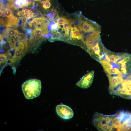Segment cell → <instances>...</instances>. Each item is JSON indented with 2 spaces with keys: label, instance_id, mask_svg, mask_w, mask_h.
I'll return each mask as SVG.
<instances>
[{
  "label": "cell",
  "instance_id": "obj_1",
  "mask_svg": "<svg viewBox=\"0 0 131 131\" xmlns=\"http://www.w3.org/2000/svg\"><path fill=\"white\" fill-rule=\"evenodd\" d=\"M92 122L99 131H131V112L121 110L110 115L96 112Z\"/></svg>",
  "mask_w": 131,
  "mask_h": 131
},
{
  "label": "cell",
  "instance_id": "obj_2",
  "mask_svg": "<svg viewBox=\"0 0 131 131\" xmlns=\"http://www.w3.org/2000/svg\"><path fill=\"white\" fill-rule=\"evenodd\" d=\"M131 57L125 52L115 53L109 51L105 58L99 62L107 76H123L130 72Z\"/></svg>",
  "mask_w": 131,
  "mask_h": 131
},
{
  "label": "cell",
  "instance_id": "obj_3",
  "mask_svg": "<svg viewBox=\"0 0 131 131\" xmlns=\"http://www.w3.org/2000/svg\"><path fill=\"white\" fill-rule=\"evenodd\" d=\"M109 91L111 95L131 100V74L118 76L115 86Z\"/></svg>",
  "mask_w": 131,
  "mask_h": 131
},
{
  "label": "cell",
  "instance_id": "obj_4",
  "mask_svg": "<svg viewBox=\"0 0 131 131\" xmlns=\"http://www.w3.org/2000/svg\"><path fill=\"white\" fill-rule=\"evenodd\" d=\"M21 87L24 95L27 99L36 97L41 93V81L39 79H29L24 82Z\"/></svg>",
  "mask_w": 131,
  "mask_h": 131
},
{
  "label": "cell",
  "instance_id": "obj_5",
  "mask_svg": "<svg viewBox=\"0 0 131 131\" xmlns=\"http://www.w3.org/2000/svg\"><path fill=\"white\" fill-rule=\"evenodd\" d=\"M74 24L78 27L83 33H89L101 29L99 25L86 17L81 12L77 14V18L75 20Z\"/></svg>",
  "mask_w": 131,
  "mask_h": 131
},
{
  "label": "cell",
  "instance_id": "obj_6",
  "mask_svg": "<svg viewBox=\"0 0 131 131\" xmlns=\"http://www.w3.org/2000/svg\"><path fill=\"white\" fill-rule=\"evenodd\" d=\"M67 42L79 46L86 51L83 33L75 25H74L73 26L72 25L70 27V35Z\"/></svg>",
  "mask_w": 131,
  "mask_h": 131
},
{
  "label": "cell",
  "instance_id": "obj_7",
  "mask_svg": "<svg viewBox=\"0 0 131 131\" xmlns=\"http://www.w3.org/2000/svg\"><path fill=\"white\" fill-rule=\"evenodd\" d=\"M101 29L88 33L85 36L84 41L86 48V52L90 50L97 43L101 40Z\"/></svg>",
  "mask_w": 131,
  "mask_h": 131
},
{
  "label": "cell",
  "instance_id": "obj_8",
  "mask_svg": "<svg viewBox=\"0 0 131 131\" xmlns=\"http://www.w3.org/2000/svg\"><path fill=\"white\" fill-rule=\"evenodd\" d=\"M105 48L101 40L97 42L88 52L92 58L99 62L105 56Z\"/></svg>",
  "mask_w": 131,
  "mask_h": 131
},
{
  "label": "cell",
  "instance_id": "obj_9",
  "mask_svg": "<svg viewBox=\"0 0 131 131\" xmlns=\"http://www.w3.org/2000/svg\"><path fill=\"white\" fill-rule=\"evenodd\" d=\"M56 109L58 115L63 119H70L73 116V110L67 105L62 104L58 105L56 106Z\"/></svg>",
  "mask_w": 131,
  "mask_h": 131
},
{
  "label": "cell",
  "instance_id": "obj_10",
  "mask_svg": "<svg viewBox=\"0 0 131 131\" xmlns=\"http://www.w3.org/2000/svg\"><path fill=\"white\" fill-rule=\"evenodd\" d=\"M94 73V71H92L86 74L77 83L76 85L84 89L89 87L93 82Z\"/></svg>",
  "mask_w": 131,
  "mask_h": 131
},
{
  "label": "cell",
  "instance_id": "obj_11",
  "mask_svg": "<svg viewBox=\"0 0 131 131\" xmlns=\"http://www.w3.org/2000/svg\"><path fill=\"white\" fill-rule=\"evenodd\" d=\"M19 21V19L16 17L14 18H11L6 16H0V24L3 26L7 27H16Z\"/></svg>",
  "mask_w": 131,
  "mask_h": 131
},
{
  "label": "cell",
  "instance_id": "obj_12",
  "mask_svg": "<svg viewBox=\"0 0 131 131\" xmlns=\"http://www.w3.org/2000/svg\"><path fill=\"white\" fill-rule=\"evenodd\" d=\"M32 34L33 42H35L45 39L44 37L43 31L41 28H36L32 32Z\"/></svg>",
  "mask_w": 131,
  "mask_h": 131
},
{
  "label": "cell",
  "instance_id": "obj_13",
  "mask_svg": "<svg viewBox=\"0 0 131 131\" xmlns=\"http://www.w3.org/2000/svg\"><path fill=\"white\" fill-rule=\"evenodd\" d=\"M19 34L20 33L16 30L9 28L5 29L3 33V36L7 39L15 35Z\"/></svg>",
  "mask_w": 131,
  "mask_h": 131
},
{
  "label": "cell",
  "instance_id": "obj_14",
  "mask_svg": "<svg viewBox=\"0 0 131 131\" xmlns=\"http://www.w3.org/2000/svg\"><path fill=\"white\" fill-rule=\"evenodd\" d=\"M41 3H42V8L45 10L49 8L51 6L50 0H45Z\"/></svg>",
  "mask_w": 131,
  "mask_h": 131
},
{
  "label": "cell",
  "instance_id": "obj_15",
  "mask_svg": "<svg viewBox=\"0 0 131 131\" xmlns=\"http://www.w3.org/2000/svg\"><path fill=\"white\" fill-rule=\"evenodd\" d=\"M4 11L5 15L8 17L11 18H14L16 17L14 16L11 11L9 9L5 8L4 9Z\"/></svg>",
  "mask_w": 131,
  "mask_h": 131
},
{
  "label": "cell",
  "instance_id": "obj_16",
  "mask_svg": "<svg viewBox=\"0 0 131 131\" xmlns=\"http://www.w3.org/2000/svg\"><path fill=\"white\" fill-rule=\"evenodd\" d=\"M67 19L65 16H59L58 18L56 23L59 25H63Z\"/></svg>",
  "mask_w": 131,
  "mask_h": 131
},
{
  "label": "cell",
  "instance_id": "obj_17",
  "mask_svg": "<svg viewBox=\"0 0 131 131\" xmlns=\"http://www.w3.org/2000/svg\"><path fill=\"white\" fill-rule=\"evenodd\" d=\"M28 24L29 26L31 27L36 28L38 24V22L36 18H34L30 21Z\"/></svg>",
  "mask_w": 131,
  "mask_h": 131
},
{
  "label": "cell",
  "instance_id": "obj_18",
  "mask_svg": "<svg viewBox=\"0 0 131 131\" xmlns=\"http://www.w3.org/2000/svg\"><path fill=\"white\" fill-rule=\"evenodd\" d=\"M7 61V57L5 54H1L0 55V65L5 63Z\"/></svg>",
  "mask_w": 131,
  "mask_h": 131
},
{
  "label": "cell",
  "instance_id": "obj_19",
  "mask_svg": "<svg viewBox=\"0 0 131 131\" xmlns=\"http://www.w3.org/2000/svg\"><path fill=\"white\" fill-rule=\"evenodd\" d=\"M23 15L26 19H28L32 17L34 14V13L32 12L27 13H24L23 12Z\"/></svg>",
  "mask_w": 131,
  "mask_h": 131
},
{
  "label": "cell",
  "instance_id": "obj_20",
  "mask_svg": "<svg viewBox=\"0 0 131 131\" xmlns=\"http://www.w3.org/2000/svg\"><path fill=\"white\" fill-rule=\"evenodd\" d=\"M59 27V25L57 23H54L51 25L50 29L51 30H55L58 29Z\"/></svg>",
  "mask_w": 131,
  "mask_h": 131
},
{
  "label": "cell",
  "instance_id": "obj_21",
  "mask_svg": "<svg viewBox=\"0 0 131 131\" xmlns=\"http://www.w3.org/2000/svg\"><path fill=\"white\" fill-rule=\"evenodd\" d=\"M58 11L57 9H55L53 10V15L54 17L56 16L57 15H58Z\"/></svg>",
  "mask_w": 131,
  "mask_h": 131
},
{
  "label": "cell",
  "instance_id": "obj_22",
  "mask_svg": "<svg viewBox=\"0 0 131 131\" xmlns=\"http://www.w3.org/2000/svg\"><path fill=\"white\" fill-rule=\"evenodd\" d=\"M33 0L35 1H39V2H41L45 0Z\"/></svg>",
  "mask_w": 131,
  "mask_h": 131
},
{
  "label": "cell",
  "instance_id": "obj_23",
  "mask_svg": "<svg viewBox=\"0 0 131 131\" xmlns=\"http://www.w3.org/2000/svg\"><path fill=\"white\" fill-rule=\"evenodd\" d=\"M9 2L12 3L15 0H6Z\"/></svg>",
  "mask_w": 131,
  "mask_h": 131
}]
</instances>
